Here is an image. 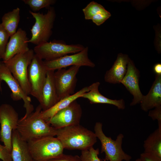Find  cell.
Masks as SVG:
<instances>
[{"label":"cell","mask_w":161,"mask_h":161,"mask_svg":"<svg viewBox=\"0 0 161 161\" xmlns=\"http://www.w3.org/2000/svg\"><path fill=\"white\" fill-rule=\"evenodd\" d=\"M56 136L64 149L69 150H87L97 141L95 133L80 124L57 129Z\"/></svg>","instance_id":"obj_1"},{"label":"cell","mask_w":161,"mask_h":161,"mask_svg":"<svg viewBox=\"0 0 161 161\" xmlns=\"http://www.w3.org/2000/svg\"><path fill=\"white\" fill-rule=\"evenodd\" d=\"M42 110L39 104L27 117L19 120L16 130L21 138L28 141L42 137L56 136L57 129L52 127L40 116Z\"/></svg>","instance_id":"obj_2"},{"label":"cell","mask_w":161,"mask_h":161,"mask_svg":"<svg viewBox=\"0 0 161 161\" xmlns=\"http://www.w3.org/2000/svg\"><path fill=\"white\" fill-rule=\"evenodd\" d=\"M27 143L34 161H47L63 154L64 149L59 140L54 136L32 139Z\"/></svg>","instance_id":"obj_3"},{"label":"cell","mask_w":161,"mask_h":161,"mask_svg":"<svg viewBox=\"0 0 161 161\" xmlns=\"http://www.w3.org/2000/svg\"><path fill=\"white\" fill-rule=\"evenodd\" d=\"M102 126V123L97 122L94 130L97 138L101 142V152L105 153L104 161H130L131 157L126 153L122 148L123 135L120 133L115 140H113L110 137H108L105 135L103 131Z\"/></svg>","instance_id":"obj_4"},{"label":"cell","mask_w":161,"mask_h":161,"mask_svg":"<svg viewBox=\"0 0 161 161\" xmlns=\"http://www.w3.org/2000/svg\"><path fill=\"white\" fill-rule=\"evenodd\" d=\"M29 13L35 19V22L30 30L32 36L28 43L37 46L48 42L52 35L56 17L54 8L50 7L45 14L31 11H29Z\"/></svg>","instance_id":"obj_5"},{"label":"cell","mask_w":161,"mask_h":161,"mask_svg":"<svg viewBox=\"0 0 161 161\" xmlns=\"http://www.w3.org/2000/svg\"><path fill=\"white\" fill-rule=\"evenodd\" d=\"M34 54L33 50L30 49L27 51L16 55L4 62L27 95H30L31 92L28 69Z\"/></svg>","instance_id":"obj_6"},{"label":"cell","mask_w":161,"mask_h":161,"mask_svg":"<svg viewBox=\"0 0 161 161\" xmlns=\"http://www.w3.org/2000/svg\"><path fill=\"white\" fill-rule=\"evenodd\" d=\"M85 47L79 44H67L62 41L54 40L36 46L33 50L35 54L41 59L48 61L78 52Z\"/></svg>","instance_id":"obj_7"},{"label":"cell","mask_w":161,"mask_h":161,"mask_svg":"<svg viewBox=\"0 0 161 161\" xmlns=\"http://www.w3.org/2000/svg\"><path fill=\"white\" fill-rule=\"evenodd\" d=\"M19 120L18 114L12 106L7 103L0 106V140L11 153L12 133L16 129Z\"/></svg>","instance_id":"obj_8"},{"label":"cell","mask_w":161,"mask_h":161,"mask_svg":"<svg viewBox=\"0 0 161 161\" xmlns=\"http://www.w3.org/2000/svg\"><path fill=\"white\" fill-rule=\"evenodd\" d=\"M80 67L73 66L67 69H60L55 72L54 80L59 100L75 93L76 75Z\"/></svg>","instance_id":"obj_9"},{"label":"cell","mask_w":161,"mask_h":161,"mask_svg":"<svg viewBox=\"0 0 161 161\" xmlns=\"http://www.w3.org/2000/svg\"><path fill=\"white\" fill-rule=\"evenodd\" d=\"M4 81L11 91V97L14 101L23 100L24 107L26 109V113L22 118L27 117L33 112L34 108L31 104V98L27 95L15 78L8 69L2 61H0V89H1V82Z\"/></svg>","instance_id":"obj_10"},{"label":"cell","mask_w":161,"mask_h":161,"mask_svg":"<svg viewBox=\"0 0 161 161\" xmlns=\"http://www.w3.org/2000/svg\"><path fill=\"white\" fill-rule=\"evenodd\" d=\"M47 70L44 61L35 54L28 68V76L31 89L30 95L39 103Z\"/></svg>","instance_id":"obj_11"},{"label":"cell","mask_w":161,"mask_h":161,"mask_svg":"<svg viewBox=\"0 0 161 161\" xmlns=\"http://www.w3.org/2000/svg\"><path fill=\"white\" fill-rule=\"evenodd\" d=\"M82 114L80 105L76 100L61 110L46 122L56 129L79 124Z\"/></svg>","instance_id":"obj_12"},{"label":"cell","mask_w":161,"mask_h":161,"mask_svg":"<svg viewBox=\"0 0 161 161\" xmlns=\"http://www.w3.org/2000/svg\"><path fill=\"white\" fill-rule=\"evenodd\" d=\"M88 47H86L77 53L67 55L52 60H44V64L47 70L54 71L73 66L94 67L95 64L88 57Z\"/></svg>","instance_id":"obj_13"},{"label":"cell","mask_w":161,"mask_h":161,"mask_svg":"<svg viewBox=\"0 0 161 161\" xmlns=\"http://www.w3.org/2000/svg\"><path fill=\"white\" fill-rule=\"evenodd\" d=\"M140 72L133 62L129 59L127 64L126 72L120 83L133 96V98L130 104L131 106L140 103L143 96L140 88Z\"/></svg>","instance_id":"obj_14"},{"label":"cell","mask_w":161,"mask_h":161,"mask_svg":"<svg viewBox=\"0 0 161 161\" xmlns=\"http://www.w3.org/2000/svg\"><path fill=\"white\" fill-rule=\"evenodd\" d=\"M2 58L3 62L10 59L16 55L30 49L27 42L29 39L26 31L21 28L10 37Z\"/></svg>","instance_id":"obj_15"},{"label":"cell","mask_w":161,"mask_h":161,"mask_svg":"<svg viewBox=\"0 0 161 161\" xmlns=\"http://www.w3.org/2000/svg\"><path fill=\"white\" fill-rule=\"evenodd\" d=\"M55 71L48 70L46 78L43 86L39 104L42 111L50 109L60 100L55 83L54 75Z\"/></svg>","instance_id":"obj_16"},{"label":"cell","mask_w":161,"mask_h":161,"mask_svg":"<svg viewBox=\"0 0 161 161\" xmlns=\"http://www.w3.org/2000/svg\"><path fill=\"white\" fill-rule=\"evenodd\" d=\"M129 59L126 55L118 54L112 67L106 72L104 75L105 81L112 84L120 83L126 72Z\"/></svg>","instance_id":"obj_17"},{"label":"cell","mask_w":161,"mask_h":161,"mask_svg":"<svg viewBox=\"0 0 161 161\" xmlns=\"http://www.w3.org/2000/svg\"><path fill=\"white\" fill-rule=\"evenodd\" d=\"M140 103L141 109L146 112L161 106V75H155L149 92L143 96Z\"/></svg>","instance_id":"obj_18"},{"label":"cell","mask_w":161,"mask_h":161,"mask_svg":"<svg viewBox=\"0 0 161 161\" xmlns=\"http://www.w3.org/2000/svg\"><path fill=\"white\" fill-rule=\"evenodd\" d=\"M100 84L99 82H96L88 86L89 91L83 94L81 97L87 99L91 104H111L115 106L118 109H124L126 107L124 100L122 99L112 100L104 96L99 92L98 88Z\"/></svg>","instance_id":"obj_19"},{"label":"cell","mask_w":161,"mask_h":161,"mask_svg":"<svg viewBox=\"0 0 161 161\" xmlns=\"http://www.w3.org/2000/svg\"><path fill=\"white\" fill-rule=\"evenodd\" d=\"M12 161H34L27 142L21 137L16 129L13 131L12 137Z\"/></svg>","instance_id":"obj_20"},{"label":"cell","mask_w":161,"mask_h":161,"mask_svg":"<svg viewBox=\"0 0 161 161\" xmlns=\"http://www.w3.org/2000/svg\"><path fill=\"white\" fill-rule=\"evenodd\" d=\"M89 91L88 86L83 87L73 95L60 100L55 105L48 110L41 111L40 114V117L46 121H47L58 112L66 107L73 101L81 97L84 93Z\"/></svg>","instance_id":"obj_21"},{"label":"cell","mask_w":161,"mask_h":161,"mask_svg":"<svg viewBox=\"0 0 161 161\" xmlns=\"http://www.w3.org/2000/svg\"><path fill=\"white\" fill-rule=\"evenodd\" d=\"M158 127L144 141V152L155 155L161 158V123Z\"/></svg>","instance_id":"obj_22"},{"label":"cell","mask_w":161,"mask_h":161,"mask_svg":"<svg viewBox=\"0 0 161 161\" xmlns=\"http://www.w3.org/2000/svg\"><path fill=\"white\" fill-rule=\"evenodd\" d=\"M20 10L17 7L5 13L2 17L1 24L10 37L17 31L20 19Z\"/></svg>","instance_id":"obj_23"},{"label":"cell","mask_w":161,"mask_h":161,"mask_svg":"<svg viewBox=\"0 0 161 161\" xmlns=\"http://www.w3.org/2000/svg\"><path fill=\"white\" fill-rule=\"evenodd\" d=\"M82 10L86 20H91L93 16L98 13L108 12L102 5L94 1L90 2Z\"/></svg>","instance_id":"obj_24"},{"label":"cell","mask_w":161,"mask_h":161,"mask_svg":"<svg viewBox=\"0 0 161 161\" xmlns=\"http://www.w3.org/2000/svg\"><path fill=\"white\" fill-rule=\"evenodd\" d=\"M24 3L29 6L34 12H36L43 8H49L51 5L55 4V0H23Z\"/></svg>","instance_id":"obj_25"},{"label":"cell","mask_w":161,"mask_h":161,"mask_svg":"<svg viewBox=\"0 0 161 161\" xmlns=\"http://www.w3.org/2000/svg\"><path fill=\"white\" fill-rule=\"evenodd\" d=\"M99 149H95L93 147L81 151L80 156L82 161H102L99 158Z\"/></svg>","instance_id":"obj_26"},{"label":"cell","mask_w":161,"mask_h":161,"mask_svg":"<svg viewBox=\"0 0 161 161\" xmlns=\"http://www.w3.org/2000/svg\"><path fill=\"white\" fill-rule=\"evenodd\" d=\"M10 37L8 33L0 24V60L2 59Z\"/></svg>","instance_id":"obj_27"},{"label":"cell","mask_w":161,"mask_h":161,"mask_svg":"<svg viewBox=\"0 0 161 161\" xmlns=\"http://www.w3.org/2000/svg\"><path fill=\"white\" fill-rule=\"evenodd\" d=\"M47 161H82L80 157L78 155L73 156L64 154Z\"/></svg>","instance_id":"obj_28"},{"label":"cell","mask_w":161,"mask_h":161,"mask_svg":"<svg viewBox=\"0 0 161 161\" xmlns=\"http://www.w3.org/2000/svg\"><path fill=\"white\" fill-rule=\"evenodd\" d=\"M111 16V14L109 12L105 13H99L93 16L91 20L97 25L100 26L108 19Z\"/></svg>","instance_id":"obj_29"},{"label":"cell","mask_w":161,"mask_h":161,"mask_svg":"<svg viewBox=\"0 0 161 161\" xmlns=\"http://www.w3.org/2000/svg\"><path fill=\"white\" fill-rule=\"evenodd\" d=\"M0 159L2 161H12L11 153L4 145L0 143Z\"/></svg>","instance_id":"obj_30"},{"label":"cell","mask_w":161,"mask_h":161,"mask_svg":"<svg viewBox=\"0 0 161 161\" xmlns=\"http://www.w3.org/2000/svg\"><path fill=\"white\" fill-rule=\"evenodd\" d=\"M154 108L149 111L148 116L153 120H157L158 123H161V106Z\"/></svg>","instance_id":"obj_31"},{"label":"cell","mask_w":161,"mask_h":161,"mask_svg":"<svg viewBox=\"0 0 161 161\" xmlns=\"http://www.w3.org/2000/svg\"><path fill=\"white\" fill-rule=\"evenodd\" d=\"M141 161H161V158L153 154L144 152L140 155Z\"/></svg>","instance_id":"obj_32"},{"label":"cell","mask_w":161,"mask_h":161,"mask_svg":"<svg viewBox=\"0 0 161 161\" xmlns=\"http://www.w3.org/2000/svg\"><path fill=\"white\" fill-rule=\"evenodd\" d=\"M153 70L157 75H161V64L160 63L156 64L154 66Z\"/></svg>","instance_id":"obj_33"},{"label":"cell","mask_w":161,"mask_h":161,"mask_svg":"<svg viewBox=\"0 0 161 161\" xmlns=\"http://www.w3.org/2000/svg\"><path fill=\"white\" fill-rule=\"evenodd\" d=\"M135 161H141L139 158H138Z\"/></svg>","instance_id":"obj_34"}]
</instances>
